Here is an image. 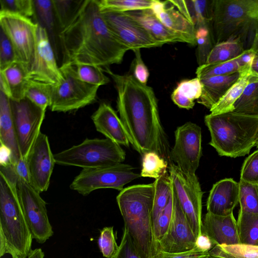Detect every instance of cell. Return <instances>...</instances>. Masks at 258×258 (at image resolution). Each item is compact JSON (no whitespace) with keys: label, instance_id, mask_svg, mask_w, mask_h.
<instances>
[{"label":"cell","instance_id":"6da1fadb","mask_svg":"<svg viewBox=\"0 0 258 258\" xmlns=\"http://www.w3.org/2000/svg\"><path fill=\"white\" fill-rule=\"evenodd\" d=\"M115 84L117 108L130 143L143 156L154 152L169 164L170 146L160 120L158 101L152 87L139 82L133 75H119L103 68Z\"/></svg>","mask_w":258,"mask_h":258},{"label":"cell","instance_id":"7a4b0ae2","mask_svg":"<svg viewBox=\"0 0 258 258\" xmlns=\"http://www.w3.org/2000/svg\"><path fill=\"white\" fill-rule=\"evenodd\" d=\"M58 37L62 64L80 63L105 68L121 63L129 50L104 20L98 0H82Z\"/></svg>","mask_w":258,"mask_h":258},{"label":"cell","instance_id":"3957f363","mask_svg":"<svg viewBox=\"0 0 258 258\" xmlns=\"http://www.w3.org/2000/svg\"><path fill=\"white\" fill-rule=\"evenodd\" d=\"M154 183L124 188L116 202L128 232L142 258H151L154 252L153 232Z\"/></svg>","mask_w":258,"mask_h":258},{"label":"cell","instance_id":"277c9868","mask_svg":"<svg viewBox=\"0 0 258 258\" xmlns=\"http://www.w3.org/2000/svg\"><path fill=\"white\" fill-rule=\"evenodd\" d=\"M205 123L211 135L209 145L219 155L231 158L248 154L255 146L258 116L229 112L207 114Z\"/></svg>","mask_w":258,"mask_h":258},{"label":"cell","instance_id":"5b68a950","mask_svg":"<svg viewBox=\"0 0 258 258\" xmlns=\"http://www.w3.org/2000/svg\"><path fill=\"white\" fill-rule=\"evenodd\" d=\"M33 237L19 199L16 183L0 173V257L27 258Z\"/></svg>","mask_w":258,"mask_h":258},{"label":"cell","instance_id":"8992f818","mask_svg":"<svg viewBox=\"0 0 258 258\" xmlns=\"http://www.w3.org/2000/svg\"><path fill=\"white\" fill-rule=\"evenodd\" d=\"M258 23V0H214L211 26L215 44L240 38L251 44Z\"/></svg>","mask_w":258,"mask_h":258},{"label":"cell","instance_id":"52a82bcc","mask_svg":"<svg viewBox=\"0 0 258 258\" xmlns=\"http://www.w3.org/2000/svg\"><path fill=\"white\" fill-rule=\"evenodd\" d=\"M55 163L92 169L122 163L125 153L108 139H86L81 144L54 154Z\"/></svg>","mask_w":258,"mask_h":258},{"label":"cell","instance_id":"ba28073f","mask_svg":"<svg viewBox=\"0 0 258 258\" xmlns=\"http://www.w3.org/2000/svg\"><path fill=\"white\" fill-rule=\"evenodd\" d=\"M168 171L172 188L178 203L198 237L202 233V190L196 174L187 173L173 163L169 165Z\"/></svg>","mask_w":258,"mask_h":258},{"label":"cell","instance_id":"9c48e42d","mask_svg":"<svg viewBox=\"0 0 258 258\" xmlns=\"http://www.w3.org/2000/svg\"><path fill=\"white\" fill-rule=\"evenodd\" d=\"M38 24L29 18L0 11L1 29L13 46L16 62L28 72L34 57Z\"/></svg>","mask_w":258,"mask_h":258},{"label":"cell","instance_id":"30bf717a","mask_svg":"<svg viewBox=\"0 0 258 258\" xmlns=\"http://www.w3.org/2000/svg\"><path fill=\"white\" fill-rule=\"evenodd\" d=\"M135 168L123 163L92 169H83L74 178L70 188L86 196L95 190L113 188L121 191L124 186L140 177Z\"/></svg>","mask_w":258,"mask_h":258},{"label":"cell","instance_id":"8fae6325","mask_svg":"<svg viewBox=\"0 0 258 258\" xmlns=\"http://www.w3.org/2000/svg\"><path fill=\"white\" fill-rule=\"evenodd\" d=\"M16 188L25 219L33 239L42 244L53 234L46 207V203L32 185L18 179Z\"/></svg>","mask_w":258,"mask_h":258},{"label":"cell","instance_id":"7c38bea8","mask_svg":"<svg viewBox=\"0 0 258 258\" xmlns=\"http://www.w3.org/2000/svg\"><path fill=\"white\" fill-rule=\"evenodd\" d=\"M13 120L21 157L26 159L40 132L45 111L25 98L11 100Z\"/></svg>","mask_w":258,"mask_h":258},{"label":"cell","instance_id":"4fadbf2b","mask_svg":"<svg viewBox=\"0 0 258 258\" xmlns=\"http://www.w3.org/2000/svg\"><path fill=\"white\" fill-rule=\"evenodd\" d=\"M61 72L63 81L51 88L49 107L52 111L67 112L76 110L96 100L99 86L83 82L66 72Z\"/></svg>","mask_w":258,"mask_h":258},{"label":"cell","instance_id":"5bb4252c","mask_svg":"<svg viewBox=\"0 0 258 258\" xmlns=\"http://www.w3.org/2000/svg\"><path fill=\"white\" fill-rule=\"evenodd\" d=\"M174 135V145L170 152L171 161L183 172L196 174L202 154L201 127L187 122L177 127Z\"/></svg>","mask_w":258,"mask_h":258},{"label":"cell","instance_id":"9a60e30c","mask_svg":"<svg viewBox=\"0 0 258 258\" xmlns=\"http://www.w3.org/2000/svg\"><path fill=\"white\" fill-rule=\"evenodd\" d=\"M102 15L110 30L129 50L152 48L164 45L155 40L125 12H104Z\"/></svg>","mask_w":258,"mask_h":258},{"label":"cell","instance_id":"2e32d148","mask_svg":"<svg viewBox=\"0 0 258 258\" xmlns=\"http://www.w3.org/2000/svg\"><path fill=\"white\" fill-rule=\"evenodd\" d=\"M172 193L173 201L172 220L166 234L157 244L154 254L158 251L181 253L195 248L197 237L178 203L172 186Z\"/></svg>","mask_w":258,"mask_h":258},{"label":"cell","instance_id":"e0dca14e","mask_svg":"<svg viewBox=\"0 0 258 258\" xmlns=\"http://www.w3.org/2000/svg\"><path fill=\"white\" fill-rule=\"evenodd\" d=\"M30 80L51 86L57 85L64 80L57 66L46 28L38 24L34 59L28 73Z\"/></svg>","mask_w":258,"mask_h":258},{"label":"cell","instance_id":"ac0fdd59","mask_svg":"<svg viewBox=\"0 0 258 258\" xmlns=\"http://www.w3.org/2000/svg\"><path fill=\"white\" fill-rule=\"evenodd\" d=\"M30 183L39 192L46 191L55 163L48 137L40 132L26 158Z\"/></svg>","mask_w":258,"mask_h":258},{"label":"cell","instance_id":"d6986e66","mask_svg":"<svg viewBox=\"0 0 258 258\" xmlns=\"http://www.w3.org/2000/svg\"><path fill=\"white\" fill-rule=\"evenodd\" d=\"M239 183L231 178H224L213 184L207 201V212L226 216L233 213L239 203Z\"/></svg>","mask_w":258,"mask_h":258},{"label":"cell","instance_id":"ffe728a7","mask_svg":"<svg viewBox=\"0 0 258 258\" xmlns=\"http://www.w3.org/2000/svg\"><path fill=\"white\" fill-rule=\"evenodd\" d=\"M202 232L215 245L240 243L237 220L233 213L219 216L207 212L203 221Z\"/></svg>","mask_w":258,"mask_h":258},{"label":"cell","instance_id":"44dd1931","mask_svg":"<svg viewBox=\"0 0 258 258\" xmlns=\"http://www.w3.org/2000/svg\"><path fill=\"white\" fill-rule=\"evenodd\" d=\"M98 132L119 145L128 147L130 140L125 127L117 113L108 103L102 102L91 116Z\"/></svg>","mask_w":258,"mask_h":258},{"label":"cell","instance_id":"7402d4cb","mask_svg":"<svg viewBox=\"0 0 258 258\" xmlns=\"http://www.w3.org/2000/svg\"><path fill=\"white\" fill-rule=\"evenodd\" d=\"M151 10L168 29L182 36L186 43L196 44L195 27L168 1L155 0Z\"/></svg>","mask_w":258,"mask_h":258},{"label":"cell","instance_id":"603a6c76","mask_svg":"<svg viewBox=\"0 0 258 258\" xmlns=\"http://www.w3.org/2000/svg\"><path fill=\"white\" fill-rule=\"evenodd\" d=\"M28 73L17 62L0 71L1 91L12 101H19L24 99L29 80Z\"/></svg>","mask_w":258,"mask_h":258},{"label":"cell","instance_id":"cb8c5ba5","mask_svg":"<svg viewBox=\"0 0 258 258\" xmlns=\"http://www.w3.org/2000/svg\"><path fill=\"white\" fill-rule=\"evenodd\" d=\"M138 23L155 40L163 44L173 42H185L180 35L165 26L151 9L125 12Z\"/></svg>","mask_w":258,"mask_h":258},{"label":"cell","instance_id":"d4e9b609","mask_svg":"<svg viewBox=\"0 0 258 258\" xmlns=\"http://www.w3.org/2000/svg\"><path fill=\"white\" fill-rule=\"evenodd\" d=\"M239 72L200 79L202 94L197 102L210 110L225 94L239 77Z\"/></svg>","mask_w":258,"mask_h":258},{"label":"cell","instance_id":"484cf974","mask_svg":"<svg viewBox=\"0 0 258 258\" xmlns=\"http://www.w3.org/2000/svg\"><path fill=\"white\" fill-rule=\"evenodd\" d=\"M0 141L1 145L8 148L12 152V164L22 157L14 127L10 99L0 92Z\"/></svg>","mask_w":258,"mask_h":258},{"label":"cell","instance_id":"4316f807","mask_svg":"<svg viewBox=\"0 0 258 258\" xmlns=\"http://www.w3.org/2000/svg\"><path fill=\"white\" fill-rule=\"evenodd\" d=\"M239 72L240 75L238 79L222 98L211 108L210 110L211 114L217 115L232 112L234 109V103L240 97L251 79L255 76H258L252 70L251 67L245 68Z\"/></svg>","mask_w":258,"mask_h":258},{"label":"cell","instance_id":"83f0119b","mask_svg":"<svg viewBox=\"0 0 258 258\" xmlns=\"http://www.w3.org/2000/svg\"><path fill=\"white\" fill-rule=\"evenodd\" d=\"M61 71L64 72L75 78L83 82L100 86L110 81L104 74L103 69L100 67L80 63L62 64Z\"/></svg>","mask_w":258,"mask_h":258},{"label":"cell","instance_id":"f1b7e54d","mask_svg":"<svg viewBox=\"0 0 258 258\" xmlns=\"http://www.w3.org/2000/svg\"><path fill=\"white\" fill-rule=\"evenodd\" d=\"M245 49L240 38L223 41L214 45L205 64H215L232 60L240 55Z\"/></svg>","mask_w":258,"mask_h":258},{"label":"cell","instance_id":"f546056e","mask_svg":"<svg viewBox=\"0 0 258 258\" xmlns=\"http://www.w3.org/2000/svg\"><path fill=\"white\" fill-rule=\"evenodd\" d=\"M233 112L258 116V76H254L234 104Z\"/></svg>","mask_w":258,"mask_h":258},{"label":"cell","instance_id":"4dcf8cb0","mask_svg":"<svg viewBox=\"0 0 258 258\" xmlns=\"http://www.w3.org/2000/svg\"><path fill=\"white\" fill-rule=\"evenodd\" d=\"M217 258H258V245L242 243L215 245L209 252Z\"/></svg>","mask_w":258,"mask_h":258},{"label":"cell","instance_id":"1f68e13d","mask_svg":"<svg viewBox=\"0 0 258 258\" xmlns=\"http://www.w3.org/2000/svg\"><path fill=\"white\" fill-rule=\"evenodd\" d=\"M237 225L240 243L256 245L258 242V214L239 210Z\"/></svg>","mask_w":258,"mask_h":258},{"label":"cell","instance_id":"d6a6232c","mask_svg":"<svg viewBox=\"0 0 258 258\" xmlns=\"http://www.w3.org/2000/svg\"><path fill=\"white\" fill-rule=\"evenodd\" d=\"M153 210V226L159 214L168 204L172 192V183L168 172L155 179Z\"/></svg>","mask_w":258,"mask_h":258},{"label":"cell","instance_id":"836d02e7","mask_svg":"<svg viewBox=\"0 0 258 258\" xmlns=\"http://www.w3.org/2000/svg\"><path fill=\"white\" fill-rule=\"evenodd\" d=\"M239 56L232 60L215 64H204L197 68L196 74L199 79L205 78L223 76L239 72L247 68L241 63Z\"/></svg>","mask_w":258,"mask_h":258},{"label":"cell","instance_id":"e575fe53","mask_svg":"<svg viewBox=\"0 0 258 258\" xmlns=\"http://www.w3.org/2000/svg\"><path fill=\"white\" fill-rule=\"evenodd\" d=\"M155 0H98L101 12H127L151 9Z\"/></svg>","mask_w":258,"mask_h":258},{"label":"cell","instance_id":"d590c367","mask_svg":"<svg viewBox=\"0 0 258 258\" xmlns=\"http://www.w3.org/2000/svg\"><path fill=\"white\" fill-rule=\"evenodd\" d=\"M52 86L44 83L29 80L25 98L41 109L46 110L51 102Z\"/></svg>","mask_w":258,"mask_h":258},{"label":"cell","instance_id":"8d00e7d4","mask_svg":"<svg viewBox=\"0 0 258 258\" xmlns=\"http://www.w3.org/2000/svg\"><path fill=\"white\" fill-rule=\"evenodd\" d=\"M168 162L154 152L145 153L142 156L141 176L155 179L167 173Z\"/></svg>","mask_w":258,"mask_h":258},{"label":"cell","instance_id":"74e56055","mask_svg":"<svg viewBox=\"0 0 258 258\" xmlns=\"http://www.w3.org/2000/svg\"><path fill=\"white\" fill-rule=\"evenodd\" d=\"M239 203L241 211L258 214V184L240 179Z\"/></svg>","mask_w":258,"mask_h":258},{"label":"cell","instance_id":"f35d334b","mask_svg":"<svg viewBox=\"0 0 258 258\" xmlns=\"http://www.w3.org/2000/svg\"><path fill=\"white\" fill-rule=\"evenodd\" d=\"M195 37L198 45V62L201 66L205 63L209 53L216 44L211 24L196 27Z\"/></svg>","mask_w":258,"mask_h":258},{"label":"cell","instance_id":"ab89813d","mask_svg":"<svg viewBox=\"0 0 258 258\" xmlns=\"http://www.w3.org/2000/svg\"><path fill=\"white\" fill-rule=\"evenodd\" d=\"M173 210V201L172 193L171 192V197L168 204L159 214L153 224L154 254L157 244L164 236L169 228L172 220Z\"/></svg>","mask_w":258,"mask_h":258},{"label":"cell","instance_id":"60d3db41","mask_svg":"<svg viewBox=\"0 0 258 258\" xmlns=\"http://www.w3.org/2000/svg\"><path fill=\"white\" fill-rule=\"evenodd\" d=\"M82 0L58 1L52 0L54 14L60 26L63 29L70 22Z\"/></svg>","mask_w":258,"mask_h":258},{"label":"cell","instance_id":"b9f144b4","mask_svg":"<svg viewBox=\"0 0 258 258\" xmlns=\"http://www.w3.org/2000/svg\"><path fill=\"white\" fill-rule=\"evenodd\" d=\"M98 244L104 257L114 258L118 252L119 246L116 241L113 226L105 227L100 231Z\"/></svg>","mask_w":258,"mask_h":258},{"label":"cell","instance_id":"7bdbcfd3","mask_svg":"<svg viewBox=\"0 0 258 258\" xmlns=\"http://www.w3.org/2000/svg\"><path fill=\"white\" fill-rule=\"evenodd\" d=\"M0 11L7 12L29 18L35 12L34 1L0 0Z\"/></svg>","mask_w":258,"mask_h":258},{"label":"cell","instance_id":"ee69618b","mask_svg":"<svg viewBox=\"0 0 258 258\" xmlns=\"http://www.w3.org/2000/svg\"><path fill=\"white\" fill-rule=\"evenodd\" d=\"M240 179L258 184V149L245 159L241 169Z\"/></svg>","mask_w":258,"mask_h":258},{"label":"cell","instance_id":"f6af8a7d","mask_svg":"<svg viewBox=\"0 0 258 258\" xmlns=\"http://www.w3.org/2000/svg\"><path fill=\"white\" fill-rule=\"evenodd\" d=\"M174 90L183 97L194 101L201 97L202 94V85L200 79L197 77L181 81Z\"/></svg>","mask_w":258,"mask_h":258},{"label":"cell","instance_id":"bcb514c9","mask_svg":"<svg viewBox=\"0 0 258 258\" xmlns=\"http://www.w3.org/2000/svg\"><path fill=\"white\" fill-rule=\"evenodd\" d=\"M16 62L13 46L4 32L0 34V71L3 70Z\"/></svg>","mask_w":258,"mask_h":258},{"label":"cell","instance_id":"7dc6e473","mask_svg":"<svg viewBox=\"0 0 258 258\" xmlns=\"http://www.w3.org/2000/svg\"><path fill=\"white\" fill-rule=\"evenodd\" d=\"M35 11H37L40 20L44 25L51 29L53 27V15L52 1H34Z\"/></svg>","mask_w":258,"mask_h":258},{"label":"cell","instance_id":"c3c4849f","mask_svg":"<svg viewBox=\"0 0 258 258\" xmlns=\"http://www.w3.org/2000/svg\"><path fill=\"white\" fill-rule=\"evenodd\" d=\"M114 258H142L125 228L123 230L118 252Z\"/></svg>","mask_w":258,"mask_h":258},{"label":"cell","instance_id":"681fc988","mask_svg":"<svg viewBox=\"0 0 258 258\" xmlns=\"http://www.w3.org/2000/svg\"><path fill=\"white\" fill-rule=\"evenodd\" d=\"M133 51L136 57L134 61L133 75L139 82L146 84L149 77L148 69L142 59L140 49Z\"/></svg>","mask_w":258,"mask_h":258},{"label":"cell","instance_id":"f907efd6","mask_svg":"<svg viewBox=\"0 0 258 258\" xmlns=\"http://www.w3.org/2000/svg\"><path fill=\"white\" fill-rule=\"evenodd\" d=\"M195 27L197 24L192 0L168 1Z\"/></svg>","mask_w":258,"mask_h":258},{"label":"cell","instance_id":"816d5d0a","mask_svg":"<svg viewBox=\"0 0 258 258\" xmlns=\"http://www.w3.org/2000/svg\"><path fill=\"white\" fill-rule=\"evenodd\" d=\"M209 256V252H202L195 248L192 250L181 253L158 251L151 258H205Z\"/></svg>","mask_w":258,"mask_h":258},{"label":"cell","instance_id":"f5cc1de1","mask_svg":"<svg viewBox=\"0 0 258 258\" xmlns=\"http://www.w3.org/2000/svg\"><path fill=\"white\" fill-rule=\"evenodd\" d=\"M9 167L17 179H22L30 183V176L27 160L21 158L16 163Z\"/></svg>","mask_w":258,"mask_h":258},{"label":"cell","instance_id":"db71d44e","mask_svg":"<svg viewBox=\"0 0 258 258\" xmlns=\"http://www.w3.org/2000/svg\"><path fill=\"white\" fill-rule=\"evenodd\" d=\"M214 246L208 236L202 232L197 238L195 248L199 251L209 252Z\"/></svg>","mask_w":258,"mask_h":258},{"label":"cell","instance_id":"11a10c76","mask_svg":"<svg viewBox=\"0 0 258 258\" xmlns=\"http://www.w3.org/2000/svg\"><path fill=\"white\" fill-rule=\"evenodd\" d=\"M173 102L179 107L186 109H191L194 107L195 103L194 101L188 99L174 90L171 95Z\"/></svg>","mask_w":258,"mask_h":258},{"label":"cell","instance_id":"9f6ffc18","mask_svg":"<svg viewBox=\"0 0 258 258\" xmlns=\"http://www.w3.org/2000/svg\"><path fill=\"white\" fill-rule=\"evenodd\" d=\"M250 48L255 53V57L251 69L258 75V23L255 28L254 37Z\"/></svg>","mask_w":258,"mask_h":258},{"label":"cell","instance_id":"6f0895ef","mask_svg":"<svg viewBox=\"0 0 258 258\" xmlns=\"http://www.w3.org/2000/svg\"><path fill=\"white\" fill-rule=\"evenodd\" d=\"M44 253L41 248H37L31 250L29 253L27 258H44Z\"/></svg>","mask_w":258,"mask_h":258},{"label":"cell","instance_id":"680465c9","mask_svg":"<svg viewBox=\"0 0 258 258\" xmlns=\"http://www.w3.org/2000/svg\"><path fill=\"white\" fill-rule=\"evenodd\" d=\"M255 146L256 147V148L258 149V134H257V140H256V142Z\"/></svg>","mask_w":258,"mask_h":258},{"label":"cell","instance_id":"91938a15","mask_svg":"<svg viewBox=\"0 0 258 258\" xmlns=\"http://www.w3.org/2000/svg\"><path fill=\"white\" fill-rule=\"evenodd\" d=\"M205 258H217V257H213V256H212L210 255L209 256H208L207 257H205Z\"/></svg>","mask_w":258,"mask_h":258},{"label":"cell","instance_id":"94428289","mask_svg":"<svg viewBox=\"0 0 258 258\" xmlns=\"http://www.w3.org/2000/svg\"><path fill=\"white\" fill-rule=\"evenodd\" d=\"M256 245H258V242H257V243H256Z\"/></svg>","mask_w":258,"mask_h":258}]
</instances>
